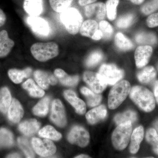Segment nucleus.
Wrapping results in <instances>:
<instances>
[{
  "label": "nucleus",
  "mask_w": 158,
  "mask_h": 158,
  "mask_svg": "<svg viewBox=\"0 0 158 158\" xmlns=\"http://www.w3.org/2000/svg\"><path fill=\"white\" fill-rule=\"evenodd\" d=\"M51 119L55 124L60 127H64L66 124L65 109L59 99L55 100L53 102Z\"/></svg>",
  "instance_id": "9b49d317"
},
{
  "label": "nucleus",
  "mask_w": 158,
  "mask_h": 158,
  "mask_svg": "<svg viewBox=\"0 0 158 158\" xmlns=\"http://www.w3.org/2000/svg\"><path fill=\"white\" fill-rule=\"evenodd\" d=\"M154 94L156 100L157 102L158 103V81H156L154 85Z\"/></svg>",
  "instance_id": "49530a36"
},
{
  "label": "nucleus",
  "mask_w": 158,
  "mask_h": 158,
  "mask_svg": "<svg viewBox=\"0 0 158 158\" xmlns=\"http://www.w3.org/2000/svg\"><path fill=\"white\" fill-rule=\"evenodd\" d=\"M131 86L129 82L122 81L118 82L110 90L108 97V106L115 110L122 103L130 94Z\"/></svg>",
  "instance_id": "7ed1b4c3"
},
{
  "label": "nucleus",
  "mask_w": 158,
  "mask_h": 158,
  "mask_svg": "<svg viewBox=\"0 0 158 158\" xmlns=\"http://www.w3.org/2000/svg\"><path fill=\"white\" fill-rule=\"evenodd\" d=\"M27 23L35 34L40 36H48L50 33L48 23L45 19L39 16L28 17Z\"/></svg>",
  "instance_id": "f8f14e48"
},
{
  "label": "nucleus",
  "mask_w": 158,
  "mask_h": 158,
  "mask_svg": "<svg viewBox=\"0 0 158 158\" xmlns=\"http://www.w3.org/2000/svg\"><path fill=\"white\" fill-rule=\"evenodd\" d=\"M40 124L37 120L31 119L23 122L19 124V128L23 134L26 136L33 135L38 131Z\"/></svg>",
  "instance_id": "412c9836"
},
{
  "label": "nucleus",
  "mask_w": 158,
  "mask_h": 158,
  "mask_svg": "<svg viewBox=\"0 0 158 158\" xmlns=\"http://www.w3.org/2000/svg\"><path fill=\"white\" fill-rule=\"evenodd\" d=\"M119 0H108L106 3V11L108 19L113 21L116 17L117 7Z\"/></svg>",
  "instance_id": "c9c22d12"
},
{
  "label": "nucleus",
  "mask_w": 158,
  "mask_h": 158,
  "mask_svg": "<svg viewBox=\"0 0 158 158\" xmlns=\"http://www.w3.org/2000/svg\"><path fill=\"white\" fill-rule=\"evenodd\" d=\"M129 1L135 5H139L142 4L144 2V0H129Z\"/></svg>",
  "instance_id": "8fccbe9b"
},
{
  "label": "nucleus",
  "mask_w": 158,
  "mask_h": 158,
  "mask_svg": "<svg viewBox=\"0 0 158 158\" xmlns=\"http://www.w3.org/2000/svg\"><path fill=\"white\" fill-rule=\"evenodd\" d=\"M54 73L56 77L59 79L60 82L65 86H75L78 82L79 77L78 76H70L64 70L60 69H56Z\"/></svg>",
  "instance_id": "5701e85b"
},
{
  "label": "nucleus",
  "mask_w": 158,
  "mask_h": 158,
  "mask_svg": "<svg viewBox=\"0 0 158 158\" xmlns=\"http://www.w3.org/2000/svg\"><path fill=\"white\" fill-rule=\"evenodd\" d=\"M137 119V113L131 110H128L124 113L117 114L114 118V121L117 125L127 122L134 123Z\"/></svg>",
  "instance_id": "c85d7f7f"
},
{
  "label": "nucleus",
  "mask_w": 158,
  "mask_h": 158,
  "mask_svg": "<svg viewBox=\"0 0 158 158\" xmlns=\"http://www.w3.org/2000/svg\"><path fill=\"white\" fill-rule=\"evenodd\" d=\"M83 79L94 92L96 93H102L107 86V83L99 73L85 72Z\"/></svg>",
  "instance_id": "0eeeda50"
},
{
  "label": "nucleus",
  "mask_w": 158,
  "mask_h": 158,
  "mask_svg": "<svg viewBox=\"0 0 158 158\" xmlns=\"http://www.w3.org/2000/svg\"><path fill=\"white\" fill-rule=\"evenodd\" d=\"M73 0H49L51 8L56 12L62 13L69 8Z\"/></svg>",
  "instance_id": "72a5a7b5"
},
{
  "label": "nucleus",
  "mask_w": 158,
  "mask_h": 158,
  "mask_svg": "<svg viewBox=\"0 0 158 158\" xmlns=\"http://www.w3.org/2000/svg\"><path fill=\"white\" fill-rule=\"evenodd\" d=\"M99 73L107 84L111 85L116 84L124 75L123 71L117 68L114 64H103L99 69Z\"/></svg>",
  "instance_id": "423d86ee"
},
{
  "label": "nucleus",
  "mask_w": 158,
  "mask_h": 158,
  "mask_svg": "<svg viewBox=\"0 0 158 158\" xmlns=\"http://www.w3.org/2000/svg\"><path fill=\"white\" fill-rule=\"evenodd\" d=\"M152 148L154 152L158 155V141L156 144L152 145Z\"/></svg>",
  "instance_id": "09e8293b"
},
{
  "label": "nucleus",
  "mask_w": 158,
  "mask_h": 158,
  "mask_svg": "<svg viewBox=\"0 0 158 158\" xmlns=\"http://www.w3.org/2000/svg\"><path fill=\"white\" fill-rule=\"evenodd\" d=\"M81 92L87 98V103L90 107H95L100 103L102 96L99 93L94 92L86 87H83L81 89Z\"/></svg>",
  "instance_id": "a878e982"
},
{
  "label": "nucleus",
  "mask_w": 158,
  "mask_h": 158,
  "mask_svg": "<svg viewBox=\"0 0 158 158\" xmlns=\"http://www.w3.org/2000/svg\"><path fill=\"white\" fill-rule=\"evenodd\" d=\"M156 72L153 66L145 67L137 74L138 80L143 84H148L155 79Z\"/></svg>",
  "instance_id": "b1692460"
},
{
  "label": "nucleus",
  "mask_w": 158,
  "mask_h": 158,
  "mask_svg": "<svg viewBox=\"0 0 158 158\" xmlns=\"http://www.w3.org/2000/svg\"><path fill=\"white\" fill-rule=\"evenodd\" d=\"M32 73V69L27 68L24 70L11 69L8 72V75L10 79L15 84H19L26 78L29 77Z\"/></svg>",
  "instance_id": "393cba45"
},
{
  "label": "nucleus",
  "mask_w": 158,
  "mask_h": 158,
  "mask_svg": "<svg viewBox=\"0 0 158 158\" xmlns=\"http://www.w3.org/2000/svg\"><path fill=\"white\" fill-rule=\"evenodd\" d=\"M75 158H90V157L89 156L87 155H81L77 156Z\"/></svg>",
  "instance_id": "603ef678"
},
{
  "label": "nucleus",
  "mask_w": 158,
  "mask_h": 158,
  "mask_svg": "<svg viewBox=\"0 0 158 158\" xmlns=\"http://www.w3.org/2000/svg\"><path fill=\"white\" fill-rule=\"evenodd\" d=\"M24 10L31 16H39L43 11V0H24Z\"/></svg>",
  "instance_id": "dca6fc26"
},
{
  "label": "nucleus",
  "mask_w": 158,
  "mask_h": 158,
  "mask_svg": "<svg viewBox=\"0 0 158 158\" xmlns=\"http://www.w3.org/2000/svg\"><path fill=\"white\" fill-rule=\"evenodd\" d=\"M155 127L156 128V131L158 134V120L155 123Z\"/></svg>",
  "instance_id": "864d4df0"
},
{
  "label": "nucleus",
  "mask_w": 158,
  "mask_h": 158,
  "mask_svg": "<svg viewBox=\"0 0 158 158\" xmlns=\"http://www.w3.org/2000/svg\"><path fill=\"white\" fill-rule=\"evenodd\" d=\"M34 77L37 84L44 89H48L50 85H54L57 83L56 76L53 75L51 73L44 71H35L34 73Z\"/></svg>",
  "instance_id": "4468645a"
},
{
  "label": "nucleus",
  "mask_w": 158,
  "mask_h": 158,
  "mask_svg": "<svg viewBox=\"0 0 158 158\" xmlns=\"http://www.w3.org/2000/svg\"><path fill=\"white\" fill-rule=\"evenodd\" d=\"M152 53V48L148 45L138 47L135 52V57L136 65L138 68L145 66L148 62Z\"/></svg>",
  "instance_id": "ddd939ff"
},
{
  "label": "nucleus",
  "mask_w": 158,
  "mask_h": 158,
  "mask_svg": "<svg viewBox=\"0 0 158 158\" xmlns=\"http://www.w3.org/2000/svg\"><path fill=\"white\" fill-rule=\"evenodd\" d=\"M97 0H78L79 4L81 6H85L92 4Z\"/></svg>",
  "instance_id": "a18cd8bd"
},
{
  "label": "nucleus",
  "mask_w": 158,
  "mask_h": 158,
  "mask_svg": "<svg viewBox=\"0 0 158 158\" xmlns=\"http://www.w3.org/2000/svg\"><path fill=\"white\" fill-rule=\"evenodd\" d=\"M130 97L137 106L145 112H151L155 108L153 94L144 87L139 86L133 87L130 91Z\"/></svg>",
  "instance_id": "f257e3e1"
},
{
  "label": "nucleus",
  "mask_w": 158,
  "mask_h": 158,
  "mask_svg": "<svg viewBox=\"0 0 158 158\" xmlns=\"http://www.w3.org/2000/svg\"><path fill=\"white\" fill-rule=\"evenodd\" d=\"M61 21L69 34L75 35L78 33L83 23V17L78 10L69 8L61 13Z\"/></svg>",
  "instance_id": "20e7f679"
},
{
  "label": "nucleus",
  "mask_w": 158,
  "mask_h": 158,
  "mask_svg": "<svg viewBox=\"0 0 158 158\" xmlns=\"http://www.w3.org/2000/svg\"><path fill=\"white\" fill-rule=\"evenodd\" d=\"M15 42L9 37L8 32L5 30L0 32V58L9 55L14 47Z\"/></svg>",
  "instance_id": "f3484780"
},
{
  "label": "nucleus",
  "mask_w": 158,
  "mask_h": 158,
  "mask_svg": "<svg viewBox=\"0 0 158 158\" xmlns=\"http://www.w3.org/2000/svg\"><path fill=\"white\" fill-rule=\"evenodd\" d=\"M32 144L35 152L42 157L53 155L56 151V148L54 143L48 139L41 140L34 138L32 139Z\"/></svg>",
  "instance_id": "6e6552de"
},
{
  "label": "nucleus",
  "mask_w": 158,
  "mask_h": 158,
  "mask_svg": "<svg viewBox=\"0 0 158 158\" xmlns=\"http://www.w3.org/2000/svg\"><path fill=\"white\" fill-rule=\"evenodd\" d=\"M107 110L104 105L94 108L86 114V117L89 123L94 124L106 118Z\"/></svg>",
  "instance_id": "6ab92c4d"
},
{
  "label": "nucleus",
  "mask_w": 158,
  "mask_h": 158,
  "mask_svg": "<svg viewBox=\"0 0 158 158\" xmlns=\"http://www.w3.org/2000/svg\"><path fill=\"white\" fill-rule=\"evenodd\" d=\"M86 16L90 19L101 22L104 19L106 14V5L102 2L92 3L85 8Z\"/></svg>",
  "instance_id": "9d476101"
},
{
  "label": "nucleus",
  "mask_w": 158,
  "mask_h": 158,
  "mask_svg": "<svg viewBox=\"0 0 158 158\" xmlns=\"http://www.w3.org/2000/svg\"><path fill=\"white\" fill-rule=\"evenodd\" d=\"M49 102V98L48 97L44 98L34 106L33 113L36 116H45L48 113Z\"/></svg>",
  "instance_id": "2f4dec72"
},
{
  "label": "nucleus",
  "mask_w": 158,
  "mask_h": 158,
  "mask_svg": "<svg viewBox=\"0 0 158 158\" xmlns=\"http://www.w3.org/2000/svg\"><path fill=\"white\" fill-rule=\"evenodd\" d=\"M146 139L147 142L152 145H154L158 141V134L156 130L149 129L146 135Z\"/></svg>",
  "instance_id": "79ce46f5"
},
{
  "label": "nucleus",
  "mask_w": 158,
  "mask_h": 158,
  "mask_svg": "<svg viewBox=\"0 0 158 158\" xmlns=\"http://www.w3.org/2000/svg\"><path fill=\"white\" fill-rule=\"evenodd\" d=\"M23 88L29 91L31 96L42 97L44 94V91L35 84L32 79H29L23 84Z\"/></svg>",
  "instance_id": "cd10ccee"
},
{
  "label": "nucleus",
  "mask_w": 158,
  "mask_h": 158,
  "mask_svg": "<svg viewBox=\"0 0 158 158\" xmlns=\"http://www.w3.org/2000/svg\"><path fill=\"white\" fill-rule=\"evenodd\" d=\"M31 52L37 61L46 62L58 56L59 45L54 42L36 43L31 46Z\"/></svg>",
  "instance_id": "f03ea898"
},
{
  "label": "nucleus",
  "mask_w": 158,
  "mask_h": 158,
  "mask_svg": "<svg viewBox=\"0 0 158 158\" xmlns=\"http://www.w3.org/2000/svg\"><path fill=\"white\" fill-rule=\"evenodd\" d=\"M6 17L4 11L0 9V27H2L6 23Z\"/></svg>",
  "instance_id": "c03bdc74"
},
{
  "label": "nucleus",
  "mask_w": 158,
  "mask_h": 158,
  "mask_svg": "<svg viewBox=\"0 0 158 158\" xmlns=\"http://www.w3.org/2000/svg\"><path fill=\"white\" fill-rule=\"evenodd\" d=\"M102 59L103 55L102 53L98 51H95L88 56L85 63L88 67H93L97 65Z\"/></svg>",
  "instance_id": "ea45409f"
},
{
  "label": "nucleus",
  "mask_w": 158,
  "mask_h": 158,
  "mask_svg": "<svg viewBox=\"0 0 158 158\" xmlns=\"http://www.w3.org/2000/svg\"><path fill=\"white\" fill-rule=\"evenodd\" d=\"M64 96L69 102L75 109L77 113L85 114L86 111V106L85 102L77 96L76 94L72 90H65Z\"/></svg>",
  "instance_id": "2eb2a0df"
},
{
  "label": "nucleus",
  "mask_w": 158,
  "mask_h": 158,
  "mask_svg": "<svg viewBox=\"0 0 158 158\" xmlns=\"http://www.w3.org/2000/svg\"><path fill=\"white\" fill-rule=\"evenodd\" d=\"M158 9V0H151L142 6L141 10L145 15H149Z\"/></svg>",
  "instance_id": "a19ab883"
},
{
  "label": "nucleus",
  "mask_w": 158,
  "mask_h": 158,
  "mask_svg": "<svg viewBox=\"0 0 158 158\" xmlns=\"http://www.w3.org/2000/svg\"><path fill=\"white\" fill-rule=\"evenodd\" d=\"M23 114V110L19 102L15 99H13L8 110L9 120L14 123H17L22 118Z\"/></svg>",
  "instance_id": "a211bd4d"
},
{
  "label": "nucleus",
  "mask_w": 158,
  "mask_h": 158,
  "mask_svg": "<svg viewBox=\"0 0 158 158\" xmlns=\"http://www.w3.org/2000/svg\"><path fill=\"white\" fill-rule=\"evenodd\" d=\"M116 45L121 50L126 51L131 49L133 48V44L130 40L125 37L121 33L116 34L115 38Z\"/></svg>",
  "instance_id": "c756f323"
},
{
  "label": "nucleus",
  "mask_w": 158,
  "mask_h": 158,
  "mask_svg": "<svg viewBox=\"0 0 158 158\" xmlns=\"http://www.w3.org/2000/svg\"><path fill=\"white\" fill-rule=\"evenodd\" d=\"M11 101V93L8 88H2L0 90V110L2 113L8 112Z\"/></svg>",
  "instance_id": "bb28decb"
},
{
  "label": "nucleus",
  "mask_w": 158,
  "mask_h": 158,
  "mask_svg": "<svg viewBox=\"0 0 158 158\" xmlns=\"http://www.w3.org/2000/svg\"><path fill=\"white\" fill-rule=\"evenodd\" d=\"M130 151L132 154H136L140 148L141 141L144 136V130L142 126L136 128L131 135Z\"/></svg>",
  "instance_id": "aec40b11"
},
{
  "label": "nucleus",
  "mask_w": 158,
  "mask_h": 158,
  "mask_svg": "<svg viewBox=\"0 0 158 158\" xmlns=\"http://www.w3.org/2000/svg\"><path fill=\"white\" fill-rule=\"evenodd\" d=\"M13 136L12 133L6 128L0 129V148L11 147L13 145Z\"/></svg>",
  "instance_id": "473e14b6"
},
{
  "label": "nucleus",
  "mask_w": 158,
  "mask_h": 158,
  "mask_svg": "<svg viewBox=\"0 0 158 158\" xmlns=\"http://www.w3.org/2000/svg\"><path fill=\"white\" fill-rule=\"evenodd\" d=\"M102 38V33L100 29H98V31H97L94 36L92 37V39L94 40H99Z\"/></svg>",
  "instance_id": "de8ad7c7"
},
{
  "label": "nucleus",
  "mask_w": 158,
  "mask_h": 158,
  "mask_svg": "<svg viewBox=\"0 0 158 158\" xmlns=\"http://www.w3.org/2000/svg\"><path fill=\"white\" fill-rule=\"evenodd\" d=\"M135 19L133 15H126L118 19L116 22V26L119 28H126L132 24Z\"/></svg>",
  "instance_id": "4c0bfd02"
},
{
  "label": "nucleus",
  "mask_w": 158,
  "mask_h": 158,
  "mask_svg": "<svg viewBox=\"0 0 158 158\" xmlns=\"http://www.w3.org/2000/svg\"><path fill=\"white\" fill-rule=\"evenodd\" d=\"M18 142L21 149L25 154L27 158H34L35 157L34 151L31 147L29 141L26 138L20 137L18 139Z\"/></svg>",
  "instance_id": "e433bc0d"
},
{
  "label": "nucleus",
  "mask_w": 158,
  "mask_h": 158,
  "mask_svg": "<svg viewBox=\"0 0 158 158\" xmlns=\"http://www.w3.org/2000/svg\"><path fill=\"white\" fill-rule=\"evenodd\" d=\"M40 137L51 140L57 141L62 138V135L51 126H47L39 131Z\"/></svg>",
  "instance_id": "7c9ffc66"
},
{
  "label": "nucleus",
  "mask_w": 158,
  "mask_h": 158,
  "mask_svg": "<svg viewBox=\"0 0 158 158\" xmlns=\"http://www.w3.org/2000/svg\"><path fill=\"white\" fill-rule=\"evenodd\" d=\"M147 24L148 27H155L158 26V13L150 15L147 19Z\"/></svg>",
  "instance_id": "37998d69"
},
{
  "label": "nucleus",
  "mask_w": 158,
  "mask_h": 158,
  "mask_svg": "<svg viewBox=\"0 0 158 158\" xmlns=\"http://www.w3.org/2000/svg\"><path fill=\"white\" fill-rule=\"evenodd\" d=\"M132 127L131 122L118 125L112 136L114 147L118 150H122L127 147L131 135Z\"/></svg>",
  "instance_id": "39448f33"
},
{
  "label": "nucleus",
  "mask_w": 158,
  "mask_h": 158,
  "mask_svg": "<svg viewBox=\"0 0 158 158\" xmlns=\"http://www.w3.org/2000/svg\"><path fill=\"white\" fill-rule=\"evenodd\" d=\"M99 27L102 33V38L108 39L112 37L113 33V28L108 22L101 21L100 22Z\"/></svg>",
  "instance_id": "58836bf2"
},
{
  "label": "nucleus",
  "mask_w": 158,
  "mask_h": 158,
  "mask_svg": "<svg viewBox=\"0 0 158 158\" xmlns=\"http://www.w3.org/2000/svg\"><path fill=\"white\" fill-rule=\"evenodd\" d=\"M136 41L143 44L153 45L156 43L157 38L154 34L141 33L137 34L135 37Z\"/></svg>",
  "instance_id": "f704fd0d"
},
{
  "label": "nucleus",
  "mask_w": 158,
  "mask_h": 158,
  "mask_svg": "<svg viewBox=\"0 0 158 158\" xmlns=\"http://www.w3.org/2000/svg\"><path fill=\"white\" fill-rule=\"evenodd\" d=\"M68 140L71 144H77L81 147H85L90 141V135L84 128L76 126L69 134Z\"/></svg>",
  "instance_id": "1a4fd4ad"
},
{
  "label": "nucleus",
  "mask_w": 158,
  "mask_h": 158,
  "mask_svg": "<svg viewBox=\"0 0 158 158\" xmlns=\"http://www.w3.org/2000/svg\"><path fill=\"white\" fill-rule=\"evenodd\" d=\"M21 156L19 155L17 153L12 154L10 155L7 156V158H20Z\"/></svg>",
  "instance_id": "3c124183"
},
{
  "label": "nucleus",
  "mask_w": 158,
  "mask_h": 158,
  "mask_svg": "<svg viewBox=\"0 0 158 158\" xmlns=\"http://www.w3.org/2000/svg\"><path fill=\"white\" fill-rule=\"evenodd\" d=\"M98 25L96 21L88 19L82 23L80 32L82 36L90 37L92 39L98 30Z\"/></svg>",
  "instance_id": "4be33fe9"
}]
</instances>
